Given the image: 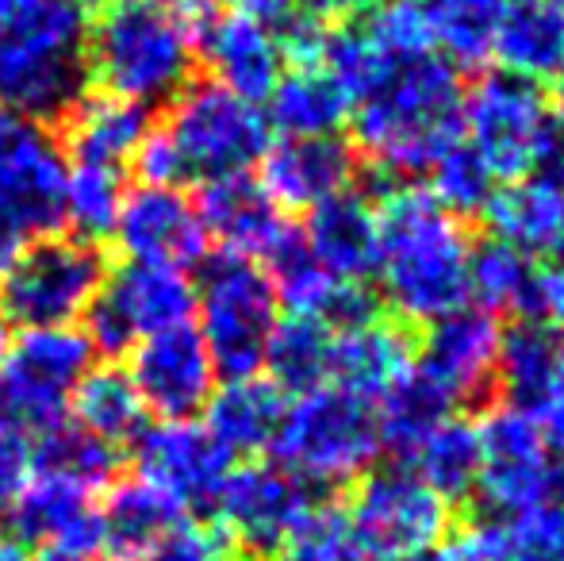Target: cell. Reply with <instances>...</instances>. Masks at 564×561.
<instances>
[{
    "mask_svg": "<svg viewBox=\"0 0 564 561\" xmlns=\"http://www.w3.org/2000/svg\"><path fill=\"white\" fill-rule=\"evenodd\" d=\"M377 281L388 308L408 323H434L468 304L465 224L426 188L403 185L380 201Z\"/></svg>",
    "mask_w": 564,
    "mask_h": 561,
    "instance_id": "cell-1",
    "label": "cell"
},
{
    "mask_svg": "<svg viewBox=\"0 0 564 561\" xmlns=\"http://www.w3.org/2000/svg\"><path fill=\"white\" fill-rule=\"evenodd\" d=\"M208 12L212 0L200 8H177L170 0H100L85 35L89 77L100 93L142 108L173 100L188 85L196 31Z\"/></svg>",
    "mask_w": 564,
    "mask_h": 561,
    "instance_id": "cell-2",
    "label": "cell"
},
{
    "mask_svg": "<svg viewBox=\"0 0 564 561\" xmlns=\"http://www.w3.org/2000/svg\"><path fill=\"white\" fill-rule=\"evenodd\" d=\"M460 74L438 54L395 62L349 105L357 147L384 173H426L460 142Z\"/></svg>",
    "mask_w": 564,
    "mask_h": 561,
    "instance_id": "cell-3",
    "label": "cell"
},
{
    "mask_svg": "<svg viewBox=\"0 0 564 561\" xmlns=\"http://www.w3.org/2000/svg\"><path fill=\"white\" fill-rule=\"evenodd\" d=\"M85 0H0V105L35 123L66 120L85 97Z\"/></svg>",
    "mask_w": 564,
    "mask_h": 561,
    "instance_id": "cell-4",
    "label": "cell"
},
{
    "mask_svg": "<svg viewBox=\"0 0 564 561\" xmlns=\"http://www.w3.org/2000/svg\"><path fill=\"white\" fill-rule=\"evenodd\" d=\"M273 450L276 462L307 485L357 481L380 454L377 408L338 385L300 392L292 404H284Z\"/></svg>",
    "mask_w": 564,
    "mask_h": 561,
    "instance_id": "cell-5",
    "label": "cell"
},
{
    "mask_svg": "<svg viewBox=\"0 0 564 561\" xmlns=\"http://www.w3.org/2000/svg\"><path fill=\"white\" fill-rule=\"evenodd\" d=\"M193 284V327L208 346L216 374L227 381L261 374L269 335L281 320V300L269 273L250 258L219 250L216 258H204L200 281Z\"/></svg>",
    "mask_w": 564,
    "mask_h": 561,
    "instance_id": "cell-6",
    "label": "cell"
},
{
    "mask_svg": "<svg viewBox=\"0 0 564 561\" xmlns=\"http://www.w3.org/2000/svg\"><path fill=\"white\" fill-rule=\"evenodd\" d=\"M108 278L97 242L74 235H46L4 266L0 273V323L20 331L77 327L89 315Z\"/></svg>",
    "mask_w": 564,
    "mask_h": 561,
    "instance_id": "cell-7",
    "label": "cell"
},
{
    "mask_svg": "<svg viewBox=\"0 0 564 561\" xmlns=\"http://www.w3.org/2000/svg\"><path fill=\"white\" fill-rule=\"evenodd\" d=\"M162 136L177 158L181 181H219L250 173L269 150V120L258 105L216 82H188L170 100Z\"/></svg>",
    "mask_w": 564,
    "mask_h": 561,
    "instance_id": "cell-8",
    "label": "cell"
},
{
    "mask_svg": "<svg viewBox=\"0 0 564 561\" xmlns=\"http://www.w3.org/2000/svg\"><path fill=\"white\" fill-rule=\"evenodd\" d=\"M97 366L89 335L82 327L20 331L8 343L4 374H0V423L23 439H43L66 423L74 389Z\"/></svg>",
    "mask_w": 564,
    "mask_h": 561,
    "instance_id": "cell-9",
    "label": "cell"
},
{
    "mask_svg": "<svg viewBox=\"0 0 564 561\" xmlns=\"http://www.w3.org/2000/svg\"><path fill=\"white\" fill-rule=\"evenodd\" d=\"M369 561H411L449 535V504L415 470H372L357 481L346 516Z\"/></svg>",
    "mask_w": 564,
    "mask_h": 561,
    "instance_id": "cell-10",
    "label": "cell"
},
{
    "mask_svg": "<svg viewBox=\"0 0 564 561\" xmlns=\"http://www.w3.org/2000/svg\"><path fill=\"white\" fill-rule=\"evenodd\" d=\"M553 123L557 116L542 85L503 69L484 74L460 100V139L480 154L496 181H519L534 173Z\"/></svg>",
    "mask_w": 564,
    "mask_h": 561,
    "instance_id": "cell-11",
    "label": "cell"
},
{
    "mask_svg": "<svg viewBox=\"0 0 564 561\" xmlns=\"http://www.w3.org/2000/svg\"><path fill=\"white\" fill-rule=\"evenodd\" d=\"M66 154L58 139L28 116L0 105V231L20 247L62 227Z\"/></svg>",
    "mask_w": 564,
    "mask_h": 561,
    "instance_id": "cell-12",
    "label": "cell"
},
{
    "mask_svg": "<svg viewBox=\"0 0 564 561\" xmlns=\"http://www.w3.org/2000/svg\"><path fill=\"white\" fill-rule=\"evenodd\" d=\"M97 504L93 488L31 465L0 516L8 539L20 550H31L35 561H105Z\"/></svg>",
    "mask_w": 564,
    "mask_h": 561,
    "instance_id": "cell-13",
    "label": "cell"
},
{
    "mask_svg": "<svg viewBox=\"0 0 564 561\" xmlns=\"http://www.w3.org/2000/svg\"><path fill=\"white\" fill-rule=\"evenodd\" d=\"M212 511L230 550L273 558L319 511V504L312 485L281 462H246L227 473Z\"/></svg>",
    "mask_w": 564,
    "mask_h": 561,
    "instance_id": "cell-14",
    "label": "cell"
},
{
    "mask_svg": "<svg viewBox=\"0 0 564 561\" xmlns=\"http://www.w3.org/2000/svg\"><path fill=\"white\" fill-rule=\"evenodd\" d=\"M196 284L185 270L150 262H123L116 273H108L85 315V335L93 350H131L134 343L162 331L193 323Z\"/></svg>",
    "mask_w": 564,
    "mask_h": 561,
    "instance_id": "cell-15",
    "label": "cell"
},
{
    "mask_svg": "<svg viewBox=\"0 0 564 561\" xmlns=\"http://www.w3.org/2000/svg\"><path fill=\"white\" fill-rule=\"evenodd\" d=\"M480 477L476 496L491 516L519 519L557 496L564 473L553 465V446L534 423L514 408H499L480 427Z\"/></svg>",
    "mask_w": 564,
    "mask_h": 561,
    "instance_id": "cell-16",
    "label": "cell"
},
{
    "mask_svg": "<svg viewBox=\"0 0 564 561\" xmlns=\"http://www.w3.org/2000/svg\"><path fill=\"white\" fill-rule=\"evenodd\" d=\"M230 470L235 457L196 420H162L134 439V477L181 516L212 508Z\"/></svg>",
    "mask_w": 564,
    "mask_h": 561,
    "instance_id": "cell-17",
    "label": "cell"
},
{
    "mask_svg": "<svg viewBox=\"0 0 564 561\" xmlns=\"http://www.w3.org/2000/svg\"><path fill=\"white\" fill-rule=\"evenodd\" d=\"M112 239L127 255V262H150L185 270L208 258V231L200 224L196 201L181 185H147L139 181L127 188Z\"/></svg>",
    "mask_w": 564,
    "mask_h": 561,
    "instance_id": "cell-18",
    "label": "cell"
},
{
    "mask_svg": "<svg viewBox=\"0 0 564 561\" xmlns=\"http://www.w3.org/2000/svg\"><path fill=\"white\" fill-rule=\"evenodd\" d=\"M127 354H131L127 377H131L147 416L193 420L216 392V362H212L208 346L196 335L193 323L142 338Z\"/></svg>",
    "mask_w": 564,
    "mask_h": 561,
    "instance_id": "cell-19",
    "label": "cell"
},
{
    "mask_svg": "<svg viewBox=\"0 0 564 561\" xmlns=\"http://www.w3.org/2000/svg\"><path fill=\"white\" fill-rule=\"evenodd\" d=\"M514 412L542 431L550 446L564 450V343L542 320H519L499 338V369Z\"/></svg>",
    "mask_w": 564,
    "mask_h": 561,
    "instance_id": "cell-20",
    "label": "cell"
},
{
    "mask_svg": "<svg viewBox=\"0 0 564 561\" xmlns=\"http://www.w3.org/2000/svg\"><path fill=\"white\" fill-rule=\"evenodd\" d=\"M499 327L496 315L484 308H457L431 323L419 354V369L431 381H438L453 400H484L496 389L499 369Z\"/></svg>",
    "mask_w": 564,
    "mask_h": 561,
    "instance_id": "cell-21",
    "label": "cell"
},
{
    "mask_svg": "<svg viewBox=\"0 0 564 561\" xmlns=\"http://www.w3.org/2000/svg\"><path fill=\"white\" fill-rule=\"evenodd\" d=\"M196 58L212 66V82L230 89L235 97L261 105L269 100L273 85L284 74V51L281 35L269 23H258L238 12H216L196 31Z\"/></svg>",
    "mask_w": 564,
    "mask_h": 561,
    "instance_id": "cell-22",
    "label": "cell"
},
{
    "mask_svg": "<svg viewBox=\"0 0 564 561\" xmlns=\"http://www.w3.org/2000/svg\"><path fill=\"white\" fill-rule=\"evenodd\" d=\"M200 224L208 231V242L216 239L224 255L250 258V262H265V255L292 231L284 212L269 201V193L250 177H219L204 181L200 193L193 196Z\"/></svg>",
    "mask_w": 564,
    "mask_h": 561,
    "instance_id": "cell-23",
    "label": "cell"
},
{
    "mask_svg": "<svg viewBox=\"0 0 564 561\" xmlns=\"http://www.w3.org/2000/svg\"><path fill=\"white\" fill-rule=\"evenodd\" d=\"M258 185L276 208H315L327 196L354 185L357 154L338 136L281 139L261 154Z\"/></svg>",
    "mask_w": 564,
    "mask_h": 561,
    "instance_id": "cell-24",
    "label": "cell"
},
{
    "mask_svg": "<svg viewBox=\"0 0 564 561\" xmlns=\"http://www.w3.org/2000/svg\"><path fill=\"white\" fill-rule=\"evenodd\" d=\"M304 247L335 281H365L377 270L380 219L377 204L357 188H341L323 204L307 208V224L300 227Z\"/></svg>",
    "mask_w": 564,
    "mask_h": 561,
    "instance_id": "cell-25",
    "label": "cell"
},
{
    "mask_svg": "<svg viewBox=\"0 0 564 561\" xmlns=\"http://www.w3.org/2000/svg\"><path fill=\"white\" fill-rule=\"evenodd\" d=\"M488 224L499 242L530 262H564V185L545 177L507 181L488 204Z\"/></svg>",
    "mask_w": 564,
    "mask_h": 561,
    "instance_id": "cell-26",
    "label": "cell"
},
{
    "mask_svg": "<svg viewBox=\"0 0 564 561\" xmlns=\"http://www.w3.org/2000/svg\"><path fill=\"white\" fill-rule=\"evenodd\" d=\"M284 392L269 385L261 374L235 377L216 385L212 400L204 404V427L216 434V442L235 454H261L273 446L284 420Z\"/></svg>",
    "mask_w": 564,
    "mask_h": 561,
    "instance_id": "cell-27",
    "label": "cell"
},
{
    "mask_svg": "<svg viewBox=\"0 0 564 561\" xmlns=\"http://www.w3.org/2000/svg\"><path fill=\"white\" fill-rule=\"evenodd\" d=\"M62 123H66L69 158L89 165H108V170H123L127 162H134L142 139L150 136L147 108L108 97V93L82 97Z\"/></svg>",
    "mask_w": 564,
    "mask_h": 561,
    "instance_id": "cell-28",
    "label": "cell"
},
{
    "mask_svg": "<svg viewBox=\"0 0 564 561\" xmlns=\"http://www.w3.org/2000/svg\"><path fill=\"white\" fill-rule=\"evenodd\" d=\"M468 296L488 315L542 320L545 312V273L538 262L519 255L499 239L476 242L468 250Z\"/></svg>",
    "mask_w": 564,
    "mask_h": 561,
    "instance_id": "cell-29",
    "label": "cell"
},
{
    "mask_svg": "<svg viewBox=\"0 0 564 561\" xmlns=\"http://www.w3.org/2000/svg\"><path fill=\"white\" fill-rule=\"evenodd\" d=\"M491 58L503 74L522 82H545L564 66V15L545 0H511L496 31Z\"/></svg>",
    "mask_w": 564,
    "mask_h": 561,
    "instance_id": "cell-30",
    "label": "cell"
},
{
    "mask_svg": "<svg viewBox=\"0 0 564 561\" xmlns=\"http://www.w3.org/2000/svg\"><path fill=\"white\" fill-rule=\"evenodd\" d=\"M269 128L284 139L338 136L349 120V100L323 66H292L269 93Z\"/></svg>",
    "mask_w": 564,
    "mask_h": 561,
    "instance_id": "cell-31",
    "label": "cell"
},
{
    "mask_svg": "<svg viewBox=\"0 0 564 561\" xmlns=\"http://www.w3.org/2000/svg\"><path fill=\"white\" fill-rule=\"evenodd\" d=\"M411 369L408 343L388 323H365V327L335 335L330 350V385L354 392L361 400H380L388 385L400 381Z\"/></svg>",
    "mask_w": 564,
    "mask_h": 561,
    "instance_id": "cell-32",
    "label": "cell"
},
{
    "mask_svg": "<svg viewBox=\"0 0 564 561\" xmlns=\"http://www.w3.org/2000/svg\"><path fill=\"white\" fill-rule=\"evenodd\" d=\"M97 511L100 535H105V554L116 561H142L177 519H185L165 496H158L139 477L119 481V485L108 488Z\"/></svg>",
    "mask_w": 564,
    "mask_h": 561,
    "instance_id": "cell-33",
    "label": "cell"
},
{
    "mask_svg": "<svg viewBox=\"0 0 564 561\" xmlns=\"http://www.w3.org/2000/svg\"><path fill=\"white\" fill-rule=\"evenodd\" d=\"M372 408H377L380 446L411 457L442 423L453 420L457 400L415 366V369H408L400 381L388 385L380 404H372Z\"/></svg>",
    "mask_w": 564,
    "mask_h": 561,
    "instance_id": "cell-34",
    "label": "cell"
},
{
    "mask_svg": "<svg viewBox=\"0 0 564 561\" xmlns=\"http://www.w3.org/2000/svg\"><path fill=\"white\" fill-rule=\"evenodd\" d=\"M66 420L77 423L82 431H89L93 439L119 450L147 431V408H142L127 369L93 366L85 374V381L74 389Z\"/></svg>",
    "mask_w": 564,
    "mask_h": 561,
    "instance_id": "cell-35",
    "label": "cell"
},
{
    "mask_svg": "<svg viewBox=\"0 0 564 561\" xmlns=\"http://www.w3.org/2000/svg\"><path fill=\"white\" fill-rule=\"evenodd\" d=\"M330 350H335V331L312 315H284L276 320L265 346V381L281 392H312L330 381Z\"/></svg>",
    "mask_w": 564,
    "mask_h": 561,
    "instance_id": "cell-36",
    "label": "cell"
},
{
    "mask_svg": "<svg viewBox=\"0 0 564 561\" xmlns=\"http://www.w3.org/2000/svg\"><path fill=\"white\" fill-rule=\"evenodd\" d=\"M511 0H426L434 46L449 66H484Z\"/></svg>",
    "mask_w": 564,
    "mask_h": 561,
    "instance_id": "cell-37",
    "label": "cell"
},
{
    "mask_svg": "<svg viewBox=\"0 0 564 561\" xmlns=\"http://www.w3.org/2000/svg\"><path fill=\"white\" fill-rule=\"evenodd\" d=\"M411 457H415V473L442 500H465L476 493V477H480V431L476 423L453 416Z\"/></svg>",
    "mask_w": 564,
    "mask_h": 561,
    "instance_id": "cell-38",
    "label": "cell"
},
{
    "mask_svg": "<svg viewBox=\"0 0 564 561\" xmlns=\"http://www.w3.org/2000/svg\"><path fill=\"white\" fill-rule=\"evenodd\" d=\"M123 196H127L123 170H108V165H89V162L66 165L62 224L74 231V239H85V242L108 239L116 227Z\"/></svg>",
    "mask_w": 564,
    "mask_h": 561,
    "instance_id": "cell-39",
    "label": "cell"
},
{
    "mask_svg": "<svg viewBox=\"0 0 564 561\" xmlns=\"http://www.w3.org/2000/svg\"><path fill=\"white\" fill-rule=\"evenodd\" d=\"M31 465H35V470L62 473V477L100 493V488H108L116 481L119 450L93 439L89 431H82L77 423L66 420L39 439V446L31 450Z\"/></svg>",
    "mask_w": 564,
    "mask_h": 561,
    "instance_id": "cell-40",
    "label": "cell"
},
{
    "mask_svg": "<svg viewBox=\"0 0 564 561\" xmlns=\"http://www.w3.org/2000/svg\"><path fill=\"white\" fill-rule=\"evenodd\" d=\"M261 270L269 273L276 300L289 308V315H312V320H319L330 289L338 284L319 262H315L312 250L304 247V235H300L296 224H292V231L269 250Z\"/></svg>",
    "mask_w": 564,
    "mask_h": 561,
    "instance_id": "cell-41",
    "label": "cell"
},
{
    "mask_svg": "<svg viewBox=\"0 0 564 561\" xmlns=\"http://www.w3.org/2000/svg\"><path fill=\"white\" fill-rule=\"evenodd\" d=\"M426 173H431V188L426 193L457 219L488 212L491 196H496V177H491V170L480 162V154L465 139L453 142Z\"/></svg>",
    "mask_w": 564,
    "mask_h": 561,
    "instance_id": "cell-42",
    "label": "cell"
},
{
    "mask_svg": "<svg viewBox=\"0 0 564 561\" xmlns=\"http://www.w3.org/2000/svg\"><path fill=\"white\" fill-rule=\"evenodd\" d=\"M377 46L395 62L423 58L434 54V35H431V15H426V0H380L369 12L365 23Z\"/></svg>",
    "mask_w": 564,
    "mask_h": 561,
    "instance_id": "cell-43",
    "label": "cell"
},
{
    "mask_svg": "<svg viewBox=\"0 0 564 561\" xmlns=\"http://www.w3.org/2000/svg\"><path fill=\"white\" fill-rule=\"evenodd\" d=\"M503 539L511 561H564V485L545 504L507 519Z\"/></svg>",
    "mask_w": 564,
    "mask_h": 561,
    "instance_id": "cell-44",
    "label": "cell"
},
{
    "mask_svg": "<svg viewBox=\"0 0 564 561\" xmlns=\"http://www.w3.org/2000/svg\"><path fill=\"white\" fill-rule=\"evenodd\" d=\"M276 561H369L349 524L335 511H315L289 542L273 554Z\"/></svg>",
    "mask_w": 564,
    "mask_h": 561,
    "instance_id": "cell-45",
    "label": "cell"
},
{
    "mask_svg": "<svg viewBox=\"0 0 564 561\" xmlns=\"http://www.w3.org/2000/svg\"><path fill=\"white\" fill-rule=\"evenodd\" d=\"M142 561H230V542L216 527L185 516L162 535V542Z\"/></svg>",
    "mask_w": 564,
    "mask_h": 561,
    "instance_id": "cell-46",
    "label": "cell"
},
{
    "mask_svg": "<svg viewBox=\"0 0 564 561\" xmlns=\"http://www.w3.org/2000/svg\"><path fill=\"white\" fill-rule=\"evenodd\" d=\"M411 561H511V554H507L503 527H476V531L442 542L431 554H419Z\"/></svg>",
    "mask_w": 564,
    "mask_h": 561,
    "instance_id": "cell-47",
    "label": "cell"
},
{
    "mask_svg": "<svg viewBox=\"0 0 564 561\" xmlns=\"http://www.w3.org/2000/svg\"><path fill=\"white\" fill-rule=\"evenodd\" d=\"M31 473V442L8 423H0V511Z\"/></svg>",
    "mask_w": 564,
    "mask_h": 561,
    "instance_id": "cell-48",
    "label": "cell"
},
{
    "mask_svg": "<svg viewBox=\"0 0 564 561\" xmlns=\"http://www.w3.org/2000/svg\"><path fill=\"white\" fill-rule=\"evenodd\" d=\"M224 4L227 12H238V15H250L258 23H289L296 15V0H216Z\"/></svg>",
    "mask_w": 564,
    "mask_h": 561,
    "instance_id": "cell-49",
    "label": "cell"
},
{
    "mask_svg": "<svg viewBox=\"0 0 564 561\" xmlns=\"http://www.w3.org/2000/svg\"><path fill=\"white\" fill-rule=\"evenodd\" d=\"M307 4V12L315 15V20H341V23H349V20H357V15H369L372 8L380 4V0H304Z\"/></svg>",
    "mask_w": 564,
    "mask_h": 561,
    "instance_id": "cell-50",
    "label": "cell"
},
{
    "mask_svg": "<svg viewBox=\"0 0 564 561\" xmlns=\"http://www.w3.org/2000/svg\"><path fill=\"white\" fill-rule=\"evenodd\" d=\"M545 312L564 315V262L545 278Z\"/></svg>",
    "mask_w": 564,
    "mask_h": 561,
    "instance_id": "cell-51",
    "label": "cell"
},
{
    "mask_svg": "<svg viewBox=\"0 0 564 561\" xmlns=\"http://www.w3.org/2000/svg\"><path fill=\"white\" fill-rule=\"evenodd\" d=\"M15 255H20V242H15L12 235H4V231H0V273H4V266L12 262Z\"/></svg>",
    "mask_w": 564,
    "mask_h": 561,
    "instance_id": "cell-52",
    "label": "cell"
},
{
    "mask_svg": "<svg viewBox=\"0 0 564 561\" xmlns=\"http://www.w3.org/2000/svg\"><path fill=\"white\" fill-rule=\"evenodd\" d=\"M0 561H31V558H28V550L15 547L8 535H0Z\"/></svg>",
    "mask_w": 564,
    "mask_h": 561,
    "instance_id": "cell-53",
    "label": "cell"
},
{
    "mask_svg": "<svg viewBox=\"0 0 564 561\" xmlns=\"http://www.w3.org/2000/svg\"><path fill=\"white\" fill-rule=\"evenodd\" d=\"M8 343H12V338H8V327H4V323H0V374H4V358H8Z\"/></svg>",
    "mask_w": 564,
    "mask_h": 561,
    "instance_id": "cell-54",
    "label": "cell"
},
{
    "mask_svg": "<svg viewBox=\"0 0 564 561\" xmlns=\"http://www.w3.org/2000/svg\"><path fill=\"white\" fill-rule=\"evenodd\" d=\"M553 77H557V108H561V120H564V66Z\"/></svg>",
    "mask_w": 564,
    "mask_h": 561,
    "instance_id": "cell-55",
    "label": "cell"
},
{
    "mask_svg": "<svg viewBox=\"0 0 564 561\" xmlns=\"http://www.w3.org/2000/svg\"><path fill=\"white\" fill-rule=\"evenodd\" d=\"M561 343H564V335H561Z\"/></svg>",
    "mask_w": 564,
    "mask_h": 561,
    "instance_id": "cell-56",
    "label": "cell"
}]
</instances>
